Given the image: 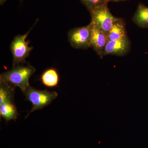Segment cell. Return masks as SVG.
Listing matches in <instances>:
<instances>
[{"instance_id":"1","label":"cell","mask_w":148,"mask_h":148,"mask_svg":"<svg viewBox=\"0 0 148 148\" xmlns=\"http://www.w3.org/2000/svg\"><path fill=\"white\" fill-rule=\"evenodd\" d=\"M34 67L31 65H17L10 71L1 74L0 81L5 82L18 87L25 92L30 86L29 79L36 72Z\"/></svg>"},{"instance_id":"2","label":"cell","mask_w":148,"mask_h":148,"mask_svg":"<svg viewBox=\"0 0 148 148\" xmlns=\"http://www.w3.org/2000/svg\"><path fill=\"white\" fill-rule=\"evenodd\" d=\"M25 98L32 103V108L26 118L31 113L38 110H41L48 106L58 96L56 91H51L47 90H39L29 86L24 92Z\"/></svg>"},{"instance_id":"3","label":"cell","mask_w":148,"mask_h":148,"mask_svg":"<svg viewBox=\"0 0 148 148\" xmlns=\"http://www.w3.org/2000/svg\"><path fill=\"white\" fill-rule=\"evenodd\" d=\"M91 16L90 23L108 36L109 32L119 18L110 12L108 4L97 7L89 11Z\"/></svg>"},{"instance_id":"4","label":"cell","mask_w":148,"mask_h":148,"mask_svg":"<svg viewBox=\"0 0 148 148\" xmlns=\"http://www.w3.org/2000/svg\"><path fill=\"white\" fill-rule=\"evenodd\" d=\"M34 25L26 34L16 36L12 42L10 49L13 57V67L26 63V58L33 50V47L29 46V41L26 39Z\"/></svg>"},{"instance_id":"5","label":"cell","mask_w":148,"mask_h":148,"mask_svg":"<svg viewBox=\"0 0 148 148\" xmlns=\"http://www.w3.org/2000/svg\"><path fill=\"white\" fill-rule=\"evenodd\" d=\"M90 23L84 27L71 29L68 34L69 42L72 47L77 49H86L91 47Z\"/></svg>"},{"instance_id":"6","label":"cell","mask_w":148,"mask_h":148,"mask_svg":"<svg viewBox=\"0 0 148 148\" xmlns=\"http://www.w3.org/2000/svg\"><path fill=\"white\" fill-rule=\"evenodd\" d=\"M130 49V44L127 37L123 39L109 41L106 45L101 58L106 55L123 56L126 55Z\"/></svg>"},{"instance_id":"7","label":"cell","mask_w":148,"mask_h":148,"mask_svg":"<svg viewBox=\"0 0 148 148\" xmlns=\"http://www.w3.org/2000/svg\"><path fill=\"white\" fill-rule=\"evenodd\" d=\"M92 25L91 47L101 58L106 45L108 42V36L98 28Z\"/></svg>"},{"instance_id":"8","label":"cell","mask_w":148,"mask_h":148,"mask_svg":"<svg viewBox=\"0 0 148 148\" xmlns=\"http://www.w3.org/2000/svg\"><path fill=\"white\" fill-rule=\"evenodd\" d=\"M40 80L44 86L49 88H53L58 86L60 78L57 70L54 68H51L47 69L43 72Z\"/></svg>"},{"instance_id":"9","label":"cell","mask_w":148,"mask_h":148,"mask_svg":"<svg viewBox=\"0 0 148 148\" xmlns=\"http://www.w3.org/2000/svg\"><path fill=\"white\" fill-rule=\"evenodd\" d=\"M127 37L124 21L122 19H118L113 25L109 32L108 38L109 41L123 39Z\"/></svg>"},{"instance_id":"10","label":"cell","mask_w":148,"mask_h":148,"mask_svg":"<svg viewBox=\"0 0 148 148\" xmlns=\"http://www.w3.org/2000/svg\"><path fill=\"white\" fill-rule=\"evenodd\" d=\"M0 115L7 122L16 120L18 112L14 101L5 102L0 106Z\"/></svg>"},{"instance_id":"11","label":"cell","mask_w":148,"mask_h":148,"mask_svg":"<svg viewBox=\"0 0 148 148\" xmlns=\"http://www.w3.org/2000/svg\"><path fill=\"white\" fill-rule=\"evenodd\" d=\"M132 20L139 27L148 28V7L139 4Z\"/></svg>"},{"instance_id":"12","label":"cell","mask_w":148,"mask_h":148,"mask_svg":"<svg viewBox=\"0 0 148 148\" xmlns=\"http://www.w3.org/2000/svg\"><path fill=\"white\" fill-rule=\"evenodd\" d=\"M15 87L12 85L0 81V106L9 101H14Z\"/></svg>"},{"instance_id":"13","label":"cell","mask_w":148,"mask_h":148,"mask_svg":"<svg viewBox=\"0 0 148 148\" xmlns=\"http://www.w3.org/2000/svg\"><path fill=\"white\" fill-rule=\"evenodd\" d=\"M84 5L89 11L100 6L108 4L107 0H80Z\"/></svg>"},{"instance_id":"14","label":"cell","mask_w":148,"mask_h":148,"mask_svg":"<svg viewBox=\"0 0 148 148\" xmlns=\"http://www.w3.org/2000/svg\"><path fill=\"white\" fill-rule=\"evenodd\" d=\"M6 0H0V4L1 5H3L5 3V2Z\"/></svg>"},{"instance_id":"15","label":"cell","mask_w":148,"mask_h":148,"mask_svg":"<svg viewBox=\"0 0 148 148\" xmlns=\"http://www.w3.org/2000/svg\"><path fill=\"white\" fill-rule=\"evenodd\" d=\"M124 1V0H111V1Z\"/></svg>"},{"instance_id":"16","label":"cell","mask_w":148,"mask_h":148,"mask_svg":"<svg viewBox=\"0 0 148 148\" xmlns=\"http://www.w3.org/2000/svg\"><path fill=\"white\" fill-rule=\"evenodd\" d=\"M107 1H108V2H109L110 1H111V0H107Z\"/></svg>"}]
</instances>
